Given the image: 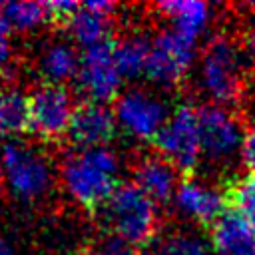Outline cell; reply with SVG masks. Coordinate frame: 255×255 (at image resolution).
I'll return each mask as SVG.
<instances>
[{
	"mask_svg": "<svg viewBox=\"0 0 255 255\" xmlns=\"http://www.w3.org/2000/svg\"><path fill=\"white\" fill-rule=\"evenodd\" d=\"M120 157L114 149L86 147L66 153L58 179L64 193L84 209H100L120 185Z\"/></svg>",
	"mask_w": 255,
	"mask_h": 255,
	"instance_id": "obj_1",
	"label": "cell"
},
{
	"mask_svg": "<svg viewBox=\"0 0 255 255\" xmlns=\"http://www.w3.org/2000/svg\"><path fill=\"white\" fill-rule=\"evenodd\" d=\"M197 86L215 106H229L245 92V54L229 36L207 42L197 64Z\"/></svg>",
	"mask_w": 255,
	"mask_h": 255,
	"instance_id": "obj_2",
	"label": "cell"
},
{
	"mask_svg": "<svg viewBox=\"0 0 255 255\" xmlns=\"http://www.w3.org/2000/svg\"><path fill=\"white\" fill-rule=\"evenodd\" d=\"M2 181L16 201L38 203L52 193L56 169L44 149L14 139L2 147Z\"/></svg>",
	"mask_w": 255,
	"mask_h": 255,
	"instance_id": "obj_3",
	"label": "cell"
},
{
	"mask_svg": "<svg viewBox=\"0 0 255 255\" xmlns=\"http://www.w3.org/2000/svg\"><path fill=\"white\" fill-rule=\"evenodd\" d=\"M100 221L114 239L131 247L151 241L159 225L155 203L135 183H120L114 189L100 207Z\"/></svg>",
	"mask_w": 255,
	"mask_h": 255,
	"instance_id": "obj_4",
	"label": "cell"
},
{
	"mask_svg": "<svg viewBox=\"0 0 255 255\" xmlns=\"http://www.w3.org/2000/svg\"><path fill=\"white\" fill-rule=\"evenodd\" d=\"M159 155L167 159L177 171L193 169L201 157L199 143V110L181 104L169 112L167 122L153 139Z\"/></svg>",
	"mask_w": 255,
	"mask_h": 255,
	"instance_id": "obj_5",
	"label": "cell"
},
{
	"mask_svg": "<svg viewBox=\"0 0 255 255\" xmlns=\"http://www.w3.org/2000/svg\"><path fill=\"white\" fill-rule=\"evenodd\" d=\"M114 116L118 128L126 135L137 141H149L155 139V135L167 122L169 110L157 94L141 88H131L118 96Z\"/></svg>",
	"mask_w": 255,
	"mask_h": 255,
	"instance_id": "obj_6",
	"label": "cell"
},
{
	"mask_svg": "<svg viewBox=\"0 0 255 255\" xmlns=\"http://www.w3.org/2000/svg\"><path fill=\"white\" fill-rule=\"evenodd\" d=\"M195 42L177 32L161 30L151 38L145 78L159 88H173L185 80L195 58Z\"/></svg>",
	"mask_w": 255,
	"mask_h": 255,
	"instance_id": "obj_7",
	"label": "cell"
},
{
	"mask_svg": "<svg viewBox=\"0 0 255 255\" xmlns=\"http://www.w3.org/2000/svg\"><path fill=\"white\" fill-rule=\"evenodd\" d=\"M124 76L114 58V44L102 42L84 48L80 54V70L76 76L78 90L88 102L108 104L120 96Z\"/></svg>",
	"mask_w": 255,
	"mask_h": 255,
	"instance_id": "obj_8",
	"label": "cell"
},
{
	"mask_svg": "<svg viewBox=\"0 0 255 255\" xmlns=\"http://www.w3.org/2000/svg\"><path fill=\"white\" fill-rule=\"evenodd\" d=\"M243 135L241 122L227 108L215 104L199 108V143L207 161L229 163L241 151Z\"/></svg>",
	"mask_w": 255,
	"mask_h": 255,
	"instance_id": "obj_9",
	"label": "cell"
},
{
	"mask_svg": "<svg viewBox=\"0 0 255 255\" xmlns=\"http://www.w3.org/2000/svg\"><path fill=\"white\" fill-rule=\"evenodd\" d=\"M74 110V100L64 86L40 84L28 96L30 129L40 139H60L68 135Z\"/></svg>",
	"mask_w": 255,
	"mask_h": 255,
	"instance_id": "obj_10",
	"label": "cell"
},
{
	"mask_svg": "<svg viewBox=\"0 0 255 255\" xmlns=\"http://www.w3.org/2000/svg\"><path fill=\"white\" fill-rule=\"evenodd\" d=\"M227 201L229 197L223 195L221 189L195 177L181 179L173 195V205L177 213L199 225L215 223L219 217H223L227 213Z\"/></svg>",
	"mask_w": 255,
	"mask_h": 255,
	"instance_id": "obj_11",
	"label": "cell"
},
{
	"mask_svg": "<svg viewBox=\"0 0 255 255\" xmlns=\"http://www.w3.org/2000/svg\"><path fill=\"white\" fill-rule=\"evenodd\" d=\"M118 131L114 110H110L106 104H94L86 102L76 106L68 137L78 149L86 147H106Z\"/></svg>",
	"mask_w": 255,
	"mask_h": 255,
	"instance_id": "obj_12",
	"label": "cell"
},
{
	"mask_svg": "<svg viewBox=\"0 0 255 255\" xmlns=\"http://www.w3.org/2000/svg\"><path fill=\"white\" fill-rule=\"evenodd\" d=\"M116 12V4L106 0H94L80 4L78 10L68 18V30L76 44L90 48L102 42H108V34L112 28V14Z\"/></svg>",
	"mask_w": 255,
	"mask_h": 255,
	"instance_id": "obj_13",
	"label": "cell"
},
{
	"mask_svg": "<svg viewBox=\"0 0 255 255\" xmlns=\"http://www.w3.org/2000/svg\"><path fill=\"white\" fill-rule=\"evenodd\" d=\"M133 183L153 201V203H167L173 201L175 189L179 185L177 169L163 159L161 155H145L135 163L133 169Z\"/></svg>",
	"mask_w": 255,
	"mask_h": 255,
	"instance_id": "obj_14",
	"label": "cell"
},
{
	"mask_svg": "<svg viewBox=\"0 0 255 255\" xmlns=\"http://www.w3.org/2000/svg\"><path fill=\"white\" fill-rule=\"evenodd\" d=\"M36 68L44 84L64 86L66 82L76 80L80 70V54L72 42L52 40L40 50Z\"/></svg>",
	"mask_w": 255,
	"mask_h": 255,
	"instance_id": "obj_15",
	"label": "cell"
},
{
	"mask_svg": "<svg viewBox=\"0 0 255 255\" xmlns=\"http://www.w3.org/2000/svg\"><path fill=\"white\" fill-rule=\"evenodd\" d=\"M213 255H255V231L235 211L225 213L211 229Z\"/></svg>",
	"mask_w": 255,
	"mask_h": 255,
	"instance_id": "obj_16",
	"label": "cell"
},
{
	"mask_svg": "<svg viewBox=\"0 0 255 255\" xmlns=\"http://www.w3.org/2000/svg\"><path fill=\"white\" fill-rule=\"evenodd\" d=\"M171 22V30L195 42L211 22V6L201 0H169L155 6Z\"/></svg>",
	"mask_w": 255,
	"mask_h": 255,
	"instance_id": "obj_17",
	"label": "cell"
},
{
	"mask_svg": "<svg viewBox=\"0 0 255 255\" xmlns=\"http://www.w3.org/2000/svg\"><path fill=\"white\" fill-rule=\"evenodd\" d=\"M50 18L48 6L32 0L0 2V22L10 34H30L40 30Z\"/></svg>",
	"mask_w": 255,
	"mask_h": 255,
	"instance_id": "obj_18",
	"label": "cell"
},
{
	"mask_svg": "<svg viewBox=\"0 0 255 255\" xmlns=\"http://www.w3.org/2000/svg\"><path fill=\"white\" fill-rule=\"evenodd\" d=\"M149 48H151V38H147L141 32H129L114 44V58L124 78L145 76Z\"/></svg>",
	"mask_w": 255,
	"mask_h": 255,
	"instance_id": "obj_19",
	"label": "cell"
},
{
	"mask_svg": "<svg viewBox=\"0 0 255 255\" xmlns=\"http://www.w3.org/2000/svg\"><path fill=\"white\" fill-rule=\"evenodd\" d=\"M30 129L28 96L20 88L0 90V137L16 139Z\"/></svg>",
	"mask_w": 255,
	"mask_h": 255,
	"instance_id": "obj_20",
	"label": "cell"
},
{
	"mask_svg": "<svg viewBox=\"0 0 255 255\" xmlns=\"http://www.w3.org/2000/svg\"><path fill=\"white\" fill-rule=\"evenodd\" d=\"M157 255H209V249L197 233L179 229L161 239Z\"/></svg>",
	"mask_w": 255,
	"mask_h": 255,
	"instance_id": "obj_21",
	"label": "cell"
},
{
	"mask_svg": "<svg viewBox=\"0 0 255 255\" xmlns=\"http://www.w3.org/2000/svg\"><path fill=\"white\" fill-rule=\"evenodd\" d=\"M229 201L235 207V213L255 231V173L243 175L231 185Z\"/></svg>",
	"mask_w": 255,
	"mask_h": 255,
	"instance_id": "obj_22",
	"label": "cell"
},
{
	"mask_svg": "<svg viewBox=\"0 0 255 255\" xmlns=\"http://www.w3.org/2000/svg\"><path fill=\"white\" fill-rule=\"evenodd\" d=\"M14 60V44H12V34L6 30V26L0 22V74L8 72Z\"/></svg>",
	"mask_w": 255,
	"mask_h": 255,
	"instance_id": "obj_23",
	"label": "cell"
},
{
	"mask_svg": "<svg viewBox=\"0 0 255 255\" xmlns=\"http://www.w3.org/2000/svg\"><path fill=\"white\" fill-rule=\"evenodd\" d=\"M239 155H241V161L245 163V167L249 169V173H255V124L245 129Z\"/></svg>",
	"mask_w": 255,
	"mask_h": 255,
	"instance_id": "obj_24",
	"label": "cell"
},
{
	"mask_svg": "<svg viewBox=\"0 0 255 255\" xmlns=\"http://www.w3.org/2000/svg\"><path fill=\"white\" fill-rule=\"evenodd\" d=\"M98 255H139V253H137L135 247H131V245L112 237V239H108V241H104L100 245Z\"/></svg>",
	"mask_w": 255,
	"mask_h": 255,
	"instance_id": "obj_25",
	"label": "cell"
},
{
	"mask_svg": "<svg viewBox=\"0 0 255 255\" xmlns=\"http://www.w3.org/2000/svg\"><path fill=\"white\" fill-rule=\"evenodd\" d=\"M46 6H48V12H50V18H54V20H66L68 22V18L78 10L80 4L68 2V0H60V2H48Z\"/></svg>",
	"mask_w": 255,
	"mask_h": 255,
	"instance_id": "obj_26",
	"label": "cell"
},
{
	"mask_svg": "<svg viewBox=\"0 0 255 255\" xmlns=\"http://www.w3.org/2000/svg\"><path fill=\"white\" fill-rule=\"evenodd\" d=\"M243 44L251 56H255V10L247 16L243 26Z\"/></svg>",
	"mask_w": 255,
	"mask_h": 255,
	"instance_id": "obj_27",
	"label": "cell"
},
{
	"mask_svg": "<svg viewBox=\"0 0 255 255\" xmlns=\"http://www.w3.org/2000/svg\"><path fill=\"white\" fill-rule=\"evenodd\" d=\"M0 255H16L14 253V249L10 247V243L0 235Z\"/></svg>",
	"mask_w": 255,
	"mask_h": 255,
	"instance_id": "obj_28",
	"label": "cell"
},
{
	"mask_svg": "<svg viewBox=\"0 0 255 255\" xmlns=\"http://www.w3.org/2000/svg\"><path fill=\"white\" fill-rule=\"evenodd\" d=\"M0 181H2V149H0Z\"/></svg>",
	"mask_w": 255,
	"mask_h": 255,
	"instance_id": "obj_29",
	"label": "cell"
}]
</instances>
